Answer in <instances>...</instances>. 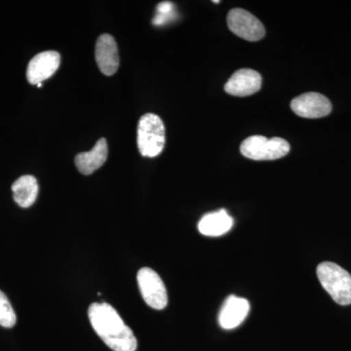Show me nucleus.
I'll use <instances>...</instances> for the list:
<instances>
[{"label": "nucleus", "instance_id": "obj_14", "mask_svg": "<svg viewBox=\"0 0 351 351\" xmlns=\"http://www.w3.org/2000/svg\"><path fill=\"white\" fill-rule=\"evenodd\" d=\"M38 191V180L31 175L22 176L12 184L14 200L22 208L31 207L36 202Z\"/></svg>", "mask_w": 351, "mask_h": 351}, {"label": "nucleus", "instance_id": "obj_9", "mask_svg": "<svg viewBox=\"0 0 351 351\" xmlns=\"http://www.w3.org/2000/svg\"><path fill=\"white\" fill-rule=\"evenodd\" d=\"M97 64L105 75H112L119 66V48L112 36L104 34L99 36L95 48Z\"/></svg>", "mask_w": 351, "mask_h": 351}, {"label": "nucleus", "instance_id": "obj_11", "mask_svg": "<svg viewBox=\"0 0 351 351\" xmlns=\"http://www.w3.org/2000/svg\"><path fill=\"white\" fill-rule=\"evenodd\" d=\"M250 311V304L244 298L230 295L221 306L219 323L223 329L232 330L239 327L246 319Z\"/></svg>", "mask_w": 351, "mask_h": 351}, {"label": "nucleus", "instance_id": "obj_15", "mask_svg": "<svg viewBox=\"0 0 351 351\" xmlns=\"http://www.w3.org/2000/svg\"><path fill=\"white\" fill-rule=\"evenodd\" d=\"M17 322V316L5 294L0 291V326L12 328Z\"/></svg>", "mask_w": 351, "mask_h": 351}, {"label": "nucleus", "instance_id": "obj_13", "mask_svg": "<svg viewBox=\"0 0 351 351\" xmlns=\"http://www.w3.org/2000/svg\"><path fill=\"white\" fill-rule=\"evenodd\" d=\"M233 219L226 210L205 215L198 223V230L205 237H217L232 230Z\"/></svg>", "mask_w": 351, "mask_h": 351}, {"label": "nucleus", "instance_id": "obj_12", "mask_svg": "<svg viewBox=\"0 0 351 351\" xmlns=\"http://www.w3.org/2000/svg\"><path fill=\"white\" fill-rule=\"evenodd\" d=\"M108 154V143L101 138L90 152H82L75 156V165L83 175L93 174L107 161Z\"/></svg>", "mask_w": 351, "mask_h": 351}, {"label": "nucleus", "instance_id": "obj_10", "mask_svg": "<svg viewBox=\"0 0 351 351\" xmlns=\"http://www.w3.org/2000/svg\"><path fill=\"white\" fill-rule=\"evenodd\" d=\"M262 87V76L258 71L242 69L235 71L225 85L226 93L235 97H248L257 93Z\"/></svg>", "mask_w": 351, "mask_h": 351}, {"label": "nucleus", "instance_id": "obj_17", "mask_svg": "<svg viewBox=\"0 0 351 351\" xmlns=\"http://www.w3.org/2000/svg\"><path fill=\"white\" fill-rule=\"evenodd\" d=\"M38 87H43V83H38Z\"/></svg>", "mask_w": 351, "mask_h": 351}, {"label": "nucleus", "instance_id": "obj_3", "mask_svg": "<svg viewBox=\"0 0 351 351\" xmlns=\"http://www.w3.org/2000/svg\"><path fill=\"white\" fill-rule=\"evenodd\" d=\"M138 147L145 157H156L165 147V126L158 115L147 113L141 117L138 125Z\"/></svg>", "mask_w": 351, "mask_h": 351}, {"label": "nucleus", "instance_id": "obj_16", "mask_svg": "<svg viewBox=\"0 0 351 351\" xmlns=\"http://www.w3.org/2000/svg\"><path fill=\"white\" fill-rule=\"evenodd\" d=\"M174 5L172 2H161L157 6V15L154 19V24L161 25L165 24L167 21L172 19L173 13H174Z\"/></svg>", "mask_w": 351, "mask_h": 351}, {"label": "nucleus", "instance_id": "obj_7", "mask_svg": "<svg viewBox=\"0 0 351 351\" xmlns=\"http://www.w3.org/2000/svg\"><path fill=\"white\" fill-rule=\"evenodd\" d=\"M291 108L304 119H321L331 113L332 104L324 95L309 92L293 99Z\"/></svg>", "mask_w": 351, "mask_h": 351}, {"label": "nucleus", "instance_id": "obj_2", "mask_svg": "<svg viewBox=\"0 0 351 351\" xmlns=\"http://www.w3.org/2000/svg\"><path fill=\"white\" fill-rule=\"evenodd\" d=\"M321 285L341 306L351 304V276L337 263L324 262L317 267Z\"/></svg>", "mask_w": 351, "mask_h": 351}, {"label": "nucleus", "instance_id": "obj_4", "mask_svg": "<svg viewBox=\"0 0 351 351\" xmlns=\"http://www.w3.org/2000/svg\"><path fill=\"white\" fill-rule=\"evenodd\" d=\"M240 152L242 156L252 160H276L287 156L290 152V144L282 138L251 136L242 142Z\"/></svg>", "mask_w": 351, "mask_h": 351}, {"label": "nucleus", "instance_id": "obj_1", "mask_svg": "<svg viewBox=\"0 0 351 351\" xmlns=\"http://www.w3.org/2000/svg\"><path fill=\"white\" fill-rule=\"evenodd\" d=\"M88 317L99 337L113 351H136L138 341L117 311L106 302H95L88 309Z\"/></svg>", "mask_w": 351, "mask_h": 351}, {"label": "nucleus", "instance_id": "obj_8", "mask_svg": "<svg viewBox=\"0 0 351 351\" xmlns=\"http://www.w3.org/2000/svg\"><path fill=\"white\" fill-rule=\"evenodd\" d=\"M61 64V55L56 51H44L31 60L27 69V78L31 84L38 85L54 75Z\"/></svg>", "mask_w": 351, "mask_h": 351}, {"label": "nucleus", "instance_id": "obj_5", "mask_svg": "<svg viewBox=\"0 0 351 351\" xmlns=\"http://www.w3.org/2000/svg\"><path fill=\"white\" fill-rule=\"evenodd\" d=\"M137 280L143 299L152 308L161 311L168 304L167 290L162 279L149 267L138 270Z\"/></svg>", "mask_w": 351, "mask_h": 351}, {"label": "nucleus", "instance_id": "obj_6", "mask_svg": "<svg viewBox=\"0 0 351 351\" xmlns=\"http://www.w3.org/2000/svg\"><path fill=\"white\" fill-rule=\"evenodd\" d=\"M228 25L233 34L252 43L261 40L265 36L263 23L244 9L230 10L228 15Z\"/></svg>", "mask_w": 351, "mask_h": 351}]
</instances>
